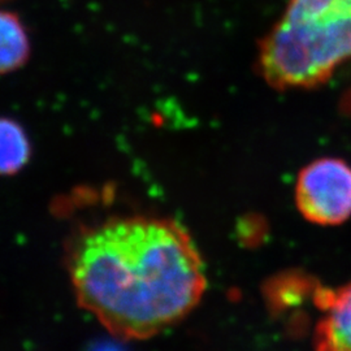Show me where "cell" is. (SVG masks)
Segmentation results:
<instances>
[{
  "label": "cell",
  "instance_id": "obj_5",
  "mask_svg": "<svg viewBox=\"0 0 351 351\" xmlns=\"http://www.w3.org/2000/svg\"><path fill=\"white\" fill-rule=\"evenodd\" d=\"M30 56L25 26L12 12L0 11V75L17 71Z\"/></svg>",
  "mask_w": 351,
  "mask_h": 351
},
{
  "label": "cell",
  "instance_id": "obj_1",
  "mask_svg": "<svg viewBox=\"0 0 351 351\" xmlns=\"http://www.w3.org/2000/svg\"><path fill=\"white\" fill-rule=\"evenodd\" d=\"M66 268L78 304L114 337L146 339L190 314L207 288L201 252L175 220L121 216L81 232Z\"/></svg>",
  "mask_w": 351,
  "mask_h": 351
},
{
  "label": "cell",
  "instance_id": "obj_6",
  "mask_svg": "<svg viewBox=\"0 0 351 351\" xmlns=\"http://www.w3.org/2000/svg\"><path fill=\"white\" fill-rule=\"evenodd\" d=\"M30 151V142L21 125L0 117V176L13 175L23 169Z\"/></svg>",
  "mask_w": 351,
  "mask_h": 351
},
{
  "label": "cell",
  "instance_id": "obj_4",
  "mask_svg": "<svg viewBox=\"0 0 351 351\" xmlns=\"http://www.w3.org/2000/svg\"><path fill=\"white\" fill-rule=\"evenodd\" d=\"M323 311L315 330V351H351V282L317 293Z\"/></svg>",
  "mask_w": 351,
  "mask_h": 351
},
{
  "label": "cell",
  "instance_id": "obj_3",
  "mask_svg": "<svg viewBox=\"0 0 351 351\" xmlns=\"http://www.w3.org/2000/svg\"><path fill=\"white\" fill-rule=\"evenodd\" d=\"M302 216L317 226H339L351 217V165L337 158L307 164L294 189Z\"/></svg>",
  "mask_w": 351,
  "mask_h": 351
},
{
  "label": "cell",
  "instance_id": "obj_2",
  "mask_svg": "<svg viewBox=\"0 0 351 351\" xmlns=\"http://www.w3.org/2000/svg\"><path fill=\"white\" fill-rule=\"evenodd\" d=\"M351 62V0H289L264 37L259 66L280 90L320 86Z\"/></svg>",
  "mask_w": 351,
  "mask_h": 351
}]
</instances>
